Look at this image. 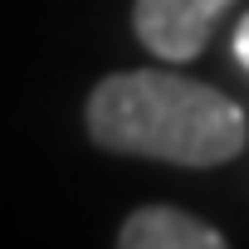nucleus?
<instances>
[{"mask_svg": "<svg viewBox=\"0 0 249 249\" xmlns=\"http://www.w3.org/2000/svg\"><path fill=\"white\" fill-rule=\"evenodd\" d=\"M83 122L93 147L171 166H225L249 147L244 107L171 69H122L98 78Z\"/></svg>", "mask_w": 249, "mask_h": 249, "instance_id": "1", "label": "nucleus"}, {"mask_svg": "<svg viewBox=\"0 0 249 249\" xmlns=\"http://www.w3.org/2000/svg\"><path fill=\"white\" fill-rule=\"evenodd\" d=\"M234 59H239V64L249 69V15H244V20L234 25Z\"/></svg>", "mask_w": 249, "mask_h": 249, "instance_id": "4", "label": "nucleus"}, {"mask_svg": "<svg viewBox=\"0 0 249 249\" xmlns=\"http://www.w3.org/2000/svg\"><path fill=\"white\" fill-rule=\"evenodd\" d=\"M122 249H225V230L176 205H142L117 230Z\"/></svg>", "mask_w": 249, "mask_h": 249, "instance_id": "3", "label": "nucleus"}, {"mask_svg": "<svg viewBox=\"0 0 249 249\" xmlns=\"http://www.w3.org/2000/svg\"><path fill=\"white\" fill-rule=\"evenodd\" d=\"M234 0H137L132 5V35L147 54L161 64H191L205 54L215 20Z\"/></svg>", "mask_w": 249, "mask_h": 249, "instance_id": "2", "label": "nucleus"}]
</instances>
